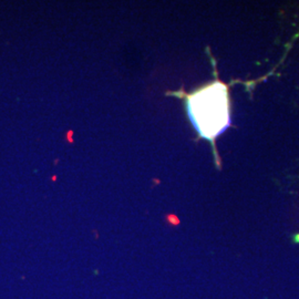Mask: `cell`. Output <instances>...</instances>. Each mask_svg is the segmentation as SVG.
I'll return each instance as SVG.
<instances>
[{"label":"cell","instance_id":"cell-1","mask_svg":"<svg viewBox=\"0 0 299 299\" xmlns=\"http://www.w3.org/2000/svg\"><path fill=\"white\" fill-rule=\"evenodd\" d=\"M186 109L199 136L213 141L229 126V101L226 84H207L187 95Z\"/></svg>","mask_w":299,"mask_h":299}]
</instances>
